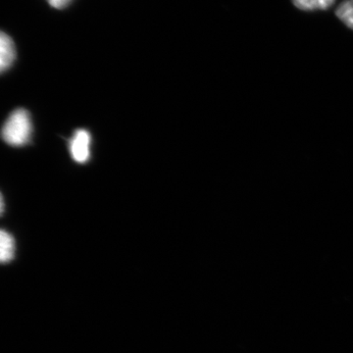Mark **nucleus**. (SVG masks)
<instances>
[{
    "mask_svg": "<svg viewBox=\"0 0 353 353\" xmlns=\"http://www.w3.org/2000/svg\"><path fill=\"white\" fill-rule=\"evenodd\" d=\"M92 136L87 130H77L69 141V150L72 159L79 164L87 163L90 158Z\"/></svg>",
    "mask_w": 353,
    "mask_h": 353,
    "instance_id": "2",
    "label": "nucleus"
},
{
    "mask_svg": "<svg viewBox=\"0 0 353 353\" xmlns=\"http://www.w3.org/2000/svg\"><path fill=\"white\" fill-rule=\"evenodd\" d=\"M336 14L339 19L353 30V0H345L341 2L336 9Z\"/></svg>",
    "mask_w": 353,
    "mask_h": 353,
    "instance_id": "5",
    "label": "nucleus"
},
{
    "mask_svg": "<svg viewBox=\"0 0 353 353\" xmlns=\"http://www.w3.org/2000/svg\"><path fill=\"white\" fill-rule=\"evenodd\" d=\"M32 122L26 109H16L7 118L2 128V139L7 145L21 148L31 141Z\"/></svg>",
    "mask_w": 353,
    "mask_h": 353,
    "instance_id": "1",
    "label": "nucleus"
},
{
    "mask_svg": "<svg viewBox=\"0 0 353 353\" xmlns=\"http://www.w3.org/2000/svg\"><path fill=\"white\" fill-rule=\"evenodd\" d=\"M17 52L12 38L6 32H1L0 37V70L2 73L12 67L15 62Z\"/></svg>",
    "mask_w": 353,
    "mask_h": 353,
    "instance_id": "3",
    "label": "nucleus"
},
{
    "mask_svg": "<svg viewBox=\"0 0 353 353\" xmlns=\"http://www.w3.org/2000/svg\"><path fill=\"white\" fill-rule=\"evenodd\" d=\"M336 0H316V6L317 9H322V10H326L330 6H333Z\"/></svg>",
    "mask_w": 353,
    "mask_h": 353,
    "instance_id": "8",
    "label": "nucleus"
},
{
    "mask_svg": "<svg viewBox=\"0 0 353 353\" xmlns=\"http://www.w3.org/2000/svg\"><path fill=\"white\" fill-rule=\"evenodd\" d=\"M52 8L65 9L72 3L73 0H46Z\"/></svg>",
    "mask_w": 353,
    "mask_h": 353,
    "instance_id": "7",
    "label": "nucleus"
},
{
    "mask_svg": "<svg viewBox=\"0 0 353 353\" xmlns=\"http://www.w3.org/2000/svg\"><path fill=\"white\" fill-rule=\"evenodd\" d=\"M294 6L304 11H312L317 9L316 0H292Z\"/></svg>",
    "mask_w": 353,
    "mask_h": 353,
    "instance_id": "6",
    "label": "nucleus"
},
{
    "mask_svg": "<svg viewBox=\"0 0 353 353\" xmlns=\"http://www.w3.org/2000/svg\"><path fill=\"white\" fill-rule=\"evenodd\" d=\"M0 243H1V261L3 263H8L14 259V254H15V241L8 232L1 231Z\"/></svg>",
    "mask_w": 353,
    "mask_h": 353,
    "instance_id": "4",
    "label": "nucleus"
},
{
    "mask_svg": "<svg viewBox=\"0 0 353 353\" xmlns=\"http://www.w3.org/2000/svg\"><path fill=\"white\" fill-rule=\"evenodd\" d=\"M4 212V201L3 196H1V213Z\"/></svg>",
    "mask_w": 353,
    "mask_h": 353,
    "instance_id": "9",
    "label": "nucleus"
}]
</instances>
